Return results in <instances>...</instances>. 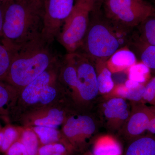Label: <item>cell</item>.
<instances>
[{
	"instance_id": "1",
	"label": "cell",
	"mask_w": 155,
	"mask_h": 155,
	"mask_svg": "<svg viewBox=\"0 0 155 155\" xmlns=\"http://www.w3.org/2000/svg\"><path fill=\"white\" fill-rule=\"evenodd\" d=\"M45 0H13L5 5L3 42L14 50L42 37Z\"/></svg>"
},
{
	"instance_id": "2",
	"label": "cell",
	"mask_w": 155,
	"mask_h": 155,
	"mask_svg": "<svg viewBox=\"0 0 155 155\" xmlns=\"http://www.w3.org/2000/svg\"><path fill=\"white\" fill-rule=\"evenodd\" d=\"M52 44L40 38L12 50V61L7 75L14 85L24 87L58 62Z\"/></svg>"
},
{
	"instance_id": "3",
	"label": "cell",
	"mask_w": 155,
	"mask_h": 155,
	"mask_svg": "<svg viewBox=\"0 0 155 155\" xmlns=\"http://www.w3.org/2000/svg\"><path fill=\"white\" fill-rule=\"evenodd\" d=\"M94 8L83 0H76L72 12L57 36L69 53L75 52L83 42L88 28L89 15Z\"/></svg>"
},
{
	"instance_id": "4",
	"label": "cell",
	"mask_w": 155,
	"mask_h": 155,
	"mask_svg": "<svg viewBox=\"0 0 155 155\" xmlns=\"http://www.w3.org/2000/svg\"><path fill=\"white\" fill-rule=\"evenodd\" d=\"M104 7L108 17L127 27L142 23L155 11L143 0H105Z\"/></svg>"
},
{
	"instance_id": "5",
	"label": "cell",
	"mask_w": 155,
	"mask_h": 155,
	"mask_svg": "<svg viewBox=\"0 0 155 155\" xmlns=\"http://www.w3.org/2000/svg\"><path fill=\"white\" fill-rule=\"evenodd\" d=\"M120 44L110 28L102 22H95L88 26L81 46L87 54L86 56L105 59L116 53Z\"/></svg>"
},
{
	"instance_id": "6",
	"label": "cell",
	"mask_w": 155,
	"mask_h": 155,
	"mask_svg": "<svg viewBox=\"0 0 155 155\" xmlns=\"http://www.w3.org/2000/svg\"><path fill=\"white\" fill-rule=\"evenodd\" d=\"M74 5V0H45L42 37L46 41L52 43Z\"/></svg>"
},
{
	"instance_id": "7",
	"label": "cell",
	"mask_w": 155,
	"mask_h": 155,
	"mask_svg": "<svg viewBox=\"0 0 155 155\" xmlns=\"http://www.w3.org/2000/svg\"><path fill=\"white\" fill-rule=\"evenodd\" d=\"M77 72L74 88L85 101L94 99L99 93L96 72L87 56L75 52L69 53Z\"/></svg>"
},
{
	"instance_id": "8",
	"label": "cell",
	"mask_w": 155,
	"mask_h": 155,
	"mask_svg": "<svg viewBox=\"0 0 155 155\" xmlns=\"http://www.w3.org/2000/svg\"><path fill=\"white\" fill-rule=\"evenodd\" d=\"M48 69L24 87L22 97L25 102L46 104L55 98L57 92L52 86L54 75Z\"/></svg>"
},
{
	"instance_id": "9",
	"label": "cell",
	"mask_w": 155,
	"mask_h": 155,
	"mask_svg": "<svg viewBox=\"0 0 155 155\" xmlns=\"http://www.w3.org/2000/svg\"><path fill=\"white\" fill-rule=\"evenodd\" d=\"M155 115L154 107H147L143 103L133 107L122 128V133L125 138L130 141L143 135Z\"/></svg>"
},
{
	"instance_id": "10",
	"label": "cell",
	"mask_w": 155,
	"mask_h": 155,
	"mask_svg": "<svg viewBox=\"0 0 155 155\" xmlns=\"http://www.w3.org/2000/svg\"><path fill=\"white\" fill-rule=\"evenodd\" d=\"M97 129L94 119L90 116L83 115L72 116L67 120L64 132L67 137L76 140L78 137H88L94 134Z\"/></svg>"
},
{
	"instance_id": "11",
	"label": "cell",
	"mask_w": 155,
	"mask_h": 155,
	"mask_svg": "<svg viewBox=\"0 0 155 155\" xmlns=\"http://www.w3.org/2000/svg\"><path fill=\"white\" fill-rule=\"evenodd\" d=\"M104 108L105 117L113 126L125 123L130 115L127 103L122 98H112L104 105Z\"/></svg>"
},
{
	"instance_id": "12",
	"label": "cell",
	"mask_w": 155,
	"mask_h": 155,
	"mask_svg": "<svg viewBox=\"0 0 155 155\" xmlns=\"http://www.w3.org/2000/svg\"><path fill=\"white\" fill-rule=\"evenodd\" d=\"M124 155H155V135H142L131 140Z\"/></svg>"
},
{
	"instance_id": "13",
	"label": "cell",
	"mask_w": 155,
	"mask_h": 155,
	"mask_svg": "<svg viewBox=\"0 0 155 155\" xmlns=\"http://www.w3.org/2000/svg\"><path fill=\"white\" fill-rule=\"evenodd\" d=\"M136 58L133 52L128 50L117 51L108 61V69L111 72H118L129 68L136 64Z\"/></svg>"
},
{
	"instance_id": "14",
	"label": "cell",
	"mask_w": 155,
	"mask_h": 155,
	"mask_svg": "<svg viewBox=\"0 0 155 155\" xmlns=\"http://www.w3.org/2000/svg\"><path fill=\"white\" fill-rule=\"evenodd\" d=\"M143 84L136 88H127L125 84H120L116 87V94L118 97L127 99L135 102H139L143 100L145 91Z\"/></svg>"
},
{
	"instance_id": "15",
	"label": "cell",
	"mask_w": 155,
	"mask_h": 155,
	"mask_svg": "<svg viewBox=\"0 0 155 155\" xmlns=\"http://www.w3.org/2000/svg\"><path fill=\"white\" fill-rule=\"evenodd\" d=\"M120 147L112 139L104 138L97 143L94 150L95 155H119Z\"/></svg>"
},
{
	"instance_id": "16",
	"label": "cell",
	"mask_w": 155,
	"mask_h": 155,
	"mask_svg": "<svg viewBox=\"0 0 155 155\" xmlns=\"http://www.w3.org/2000/svg\"><path fill=\"white\" fill-rule=\"evenodd\" d=\"M64 120L62 111L57 109L50 110L46 117L37 119L35 122L36 126H45L56 128L61 125Z\"/></svg>"
},
{
	"instance_id": "17",
	"label": "cell",
	"mask_w": 155,
	"mask_h": 155,
	"mask_svg": "<svg viewBox=\"0 0 155 155\" xmlns=\"http://www.w3.org/2000/svg\"><path fill=\"white\" fill-rule=\"evenodd\" d=\"M99 92L102 94H107L114 89V83L112 78V72L107 67L103 68L97 76Z\"/></svg>"
},
{
	"instance_id": "18",
	"label": "cell",
	"mask_w": 155,
	"mask_h": 155,
	"mask_svg": "<svg viewBox=\"0 0 155 155\" xmlns=\"http://www.w3.org/2000/svg\"><path fill=\"white\" fill-rule=\"evenodd\" d=\"M150 68L142 63L135 64L129 67L128 79L143 84L146 81Z\"/></svg>"
},
{
	"instance_id": "19",
	"label": "cell",
	"mask_w": 155,
	"mask_h": 155,
	"mask_svg": "<svg viewBox=\"0 0 155 155\" xmlns=\"http://www.w3.org/2000/svg\"><path fill=\"white\" fill-rule=\"evenodd\" d=\"M13 51L2 41L0 42V78L7 75L12 61Z\"/></svg>"
},
{
	"instance_id": "20",
	"label": "cell",
	"mask_w": 155,
	"mask_h": 155,
	"mask_svg": "<svg viewBox=\"0 0 155 155\" xmlns=\"http://www.w3.org/2000/svg\"><path fill=\"white\" fill-rule=\"evenodd\" d=\"M34 130L44 144L52 143L58 140V132L55 128L36 126Z\"/></svg>"
},
{
	"instance_id": "21",
	"label": "cell",
	"mask_w": 155,
	"mask_h": 155,
	"mask_svg": "<svg viewBox=\"0 0 155 155\" xmlns=\"http://www.w3.org/2000/svg\"><path fill=\"white\" fill-rule=\"evenodd\" d=\"M21 143L25 147L28 155H36L38 153V140L36 134L32 131H24Z\"/></svg>"
},
{
	"instance_id": "22",
	"label": "cell",
	"mask_w": 155,
	"mask_h": 155,
	"mask_svg": "<svg viewBox=\"0 0 155 155\" xmlns=\"http://www.w3.org/2000/svg\"><path fill=\"white\" fill-rule=\"evenodd\" d=\"M154 13L142 23L144 24L143 30L145 40L148 45L155 46V16Z\"/></svg>"
},
{
	"instance_id": "23",
	"label": "cell",
	"mask_w": 155,
	"mask_h": 155,
	"mask_svg": "<svg viewBox=\"0 0 155 155\" xmlns=\"http://www.w3.org/2000/svg\"><path fill=\"white\" fill-rule=\"evenodd\" d=\"M141 59L150 69H155V46L148 45L142 53Z\"/></svg>"
},
{
	"instance_id": "24",
	"label": "cell",
	"mask_w": 155,
	"mask_h": 155,
	"mask_svg": "<svg viewBox=\"0 0 155 155\" xmlns=\"http://www.w3.org/2000/svg\"><path fill=\"white\" fill-rule=\"evenodd\" d=\"M66 148L61 143H50L45 144L38 150L39 155H52L55 153H64Z\"/></svg>"
},
{
	"instance_id": "25",
	"label": "cell",
	"mask_w": 155,
	"mask_h": 155,
	"mask_svg": "<svg viewBox=\"0 0 155 155\" xmlns=\"http://www.w3.org/2000/svg\"><path fill=\"white\" fill-rule=\"evenodd\" d=\"M4 134V140L1 147L3 150L5 151L8 150L13 142L17 138V131L12 127L7 128Z\"/></svg>"
},
{
	"instance_id": "26",
	"label": "cell",
	"mask_w": 155,
	"mask_h": 155,
	"mask_svg": "<svg viewBox=\"0 0 155 155\" xmlns=\"http://www.w3.org/2000/svg\"><path fill=\"white\" fill-rule=\"evenodd\" d=\"M143 100L153 104L155 100V77L150 81L145 87Z\"/></svg>"
},
{
	"instance_id": "27",
	"label": "cell",
	"mask_w": 155,
	"mask_h": 155,
	"mask_svg": "<svg viewBox=\"0 0 155 155\" xmlns=\"http://www.w3.org/2000/svg\"><path fill=\"white\" fill-rule=\"evenodd\" d=\"M8 155H28L25 147L22 143L16 142L8 149Z\"/></svg>"
},
{
	"instance_id": "28",
	"label": "cell",
	"mask_w": 155,
	"mask_h": 155,
	"mask_svg": "<svg viewBox=\"0 0 155 155\" xmlns=\"http://www.w3.org/2000/svg\"><path fill=\"white\" fill-rule=\"evenodd\" d=\"M8 93L5 87L0 84V108L3 107L8 101Z\"/></svg>"
},
{
	"instance_id": "29",
	"label": "cell",
	"mask_w": 155,
	"mask_h": 155,
	"mask_svg": "<svg viewBox=\"0 0 155 155\" xmlns=\"http://www.w3.org/2000/svg\"><path fill=\"white\" fill-rule=\"evenodd\" d=\"M147 130L150 135H155V115L150 121Z\"/></svg>"
},
{
	"instance_id": "30",
	"label": "cell",
	"mask_w": 155,
	"mask_h": 155,
	"mask_svg": "<svg viewBox=\"0 0 155 155\" xmlns=\"http://www.w3.org/2000/svg\"><path fill=\"white\" fill-rule=\"evenodd\" d=\"M5 5L0 4V38L2 35L3 22H4V11Z\"/></svg>"
},
{
	"instance_id": "31",
	"label": "cell",
	"mask_w": 155,
	"mask_h": 155,
	"mask_svg": "<svg viewBox=\"0 0 155 155\" xmlns=\"http://www.w3.org/2000/svg\"><path fill=\"white\" fill-rule=\"evenodd\" d=\"M142 84L139 83L134 81L128 79L125 81V85L127 88H134L137 87Z\"/></svg>"
},
{
	"instance_id": "32",
	"label": "cell",
	"mask_w": 155,
	"mask_h": 155,
	"mask_svg": "<svg viewBox=\"0 0 155 155\" xmlns=\"http://www.w3.org/2000/svg\"><path fill=\"white\" fill-rule=\"evenodd\" d=\"M83 1H85V2L91 5L93 7H94L95 3L98 0H83Z\"/></svg>"
},
{
	"instance_id": "33",
	"label": "cell",
	"mask_w": 155,
	"mask_h": 155,
	"mask_svg": "<svg viewBox=\"0 0 155 155\" xmlns=\"http://www.w3.org/2000/svg\"><path fill=\"white\" fill-rule=\"evenodd\" d=\"M12 1H13V0H0V4L5 5L8 3L12 2Z\"/></svg>"
},
{
	"instance_id": "34",
	"label": "cell",
	"mask_w": 155,
	"mask_h": 155,
	"mask_svg": "<svg viewBox=\"0 0 155 155\" xmlns=\"http://www.w3.org/2000/svg\"><path fill=\"white\" fill-rule=\"evenodd\" d=\"M4 134L1 132L0 133V147H2L4 140Z\"/></svg>"
},
{
	"instance_id": "35",
	"label": "cell",
	"mask_w": 155,
	"mask_h": 155,
	"mask_svg": "<svg viewBox=\"0 0 155 155\" xmlns=\"http://www.w3.org/2000/svg\"><path fill=\"white\" fill-rule=\"evenodd\" d=\"M62 154H63L60 153H54L52 155H62Z\"/></svg>"
},
{
	"instance_id": "36",
	"label": "cell",
	"mask_w": 155,
	"mask_h": 155,
	"mask_svg": "<svg viewBox=\"0 0 155 155\" xmlns=\"http://www.w3.org/2000/svg\"><path fill=\"white\" fill-rule=\"evenodd\" d=\"M154 16H155V11L154 12Z\"/></svg>"
}]
</instances>
